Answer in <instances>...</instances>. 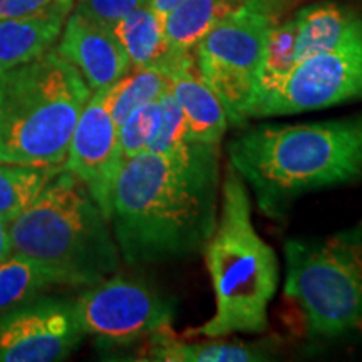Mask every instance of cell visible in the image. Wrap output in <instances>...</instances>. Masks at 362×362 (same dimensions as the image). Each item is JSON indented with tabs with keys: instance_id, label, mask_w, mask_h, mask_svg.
Returning <instances> with one entry per match:
<instances>
[{
	"instance_id": "6da1fadb",
	"label": "cell",
	"mask_w": 362,
	"mask_h": 362,
	"mask_svg": "<svg viewBox=\"0 0 362 362\" xmlns=\"http://www.w3.org/2000/svg\"><path fill=\"white\" fill-rule=\"evenodd\" d=\"M218 192V144L187 141L124 160L110 211L121 260L138 269L198 255L215 232Z\"/></svg>"
},
{
	"instance_id": "7a4b0ae2",
	"label": "cell",
	"mask_w": 362,
	"mask_h": 362,
	"mask_svg": "<svg viewBox=\"0 0 362 362\" xmlns=\"http://www.w3.org/2000/svg\"><path fill=\"white\" fill-rule=\"evenodd\" d=\"M228 165L255 194L262 214L284 218L304 194L362 178V112L245 128L228 143Z\"/></svg>"
},
{
	"instance_id": "3957f363",
	"label": "cell",
	"mask_w": 362,
	"mask_h": 362,
	"mask_svg": "<svg viewBox=\"0 0 362 362\" xmlns=\"http://www.w3.org/2000/svg\"><path fill=\"white\" fill-rule=\"evenodd\" d=\"M215 293V314L187 336L228 337L269 329V305L277 292L280 265L274 248L253 226L248 189L228 165L221 185L215 232L203 248Z\"/></svg>"
},
{
	"instance_id": "277c9868",
	"label": "cell",
	"mask_w": 362,
	"mask_h": 362,
	"mask_svg": "<svg viewBox=\"0 0 362 362\" xmlns=\"http://www.w3.org/2000/svg\"><path fill=\"white\" fill-rule=\"evenodd\" d=\"M8 233L13 250L39 262L59 285L88 288L119 270L110 220L66 168L12 221Z\"/></svg>"
},
{
	"instance_id": "5b68a950",
	"label": "cell",
	"mask_w": 362,
	"mask_h": 362,
	"mask_svg": "<svg viewBox=\"0 0 362 362\" xmlns=\"http://www.w3.org/2000/svg\"><path fill=\"white\" fill-rule=\"evenodd\" d=\"M90 94L57 51L0 74V163L64 168Z\"/></svg>"
},
{
	"instance_id": "8992f818",
	"label": "cell",
	"mask_w": 362,
	"mask_h": 362,
	"mask_svg": "<svg viewBox=\"0 0 362 362\" xmlns=\"http://www.w3.org/2000/svg\"><path fill=\"white\" fill-rule=\"evenodd\" d=\"M285 293L312 339L362 332V220L325 238L285 243Z\"/></svg>"
},
{
	"instance_id": "52a82bcc",
	"label": "cell",
	"mask_w": 362,
	"mask_h": 362,
	"mask_svg": "<svg viewBox=\"0 0 362 362\" xmlns=\"http://www.w3.org/2000/svg\"><path fill=\"white\" fill-rule=\"evenodd\" d=\"M277 16L265 0H245L216 22L193 51L202 78L220 99L228 124L237 128L250 119L257 71Z\"/></svg>"
},
{
	"instance_id": "ba28073f",
	"label": "cell",
	"mask_w": 362,
	"mask_h": 362,
	"mask_svg": "<svg viewBox=\"0 0 362 362\" xmlns=\"http://www.w3.org/2000/svg\"><path fill=\"white\" fill-rule=\"evenodd\" d=\"M84 334L104 346H129L171 327L175 304L139 279L107 277L81 293L74 302Z\"/></svg>"
},
{
	"instance_id": "9c48e42d",
	"label": "cell",
	"mask_w": 362,
	"mask_h": 362,
	"mask_svg": "<svg viewBox=\"0 0 362 362\" xmlns=\"http://www.w3.org/2000/svg\"><path fill=\"white\" fill-rule=\"evenodd\" d=\"M362 99V27L332 51L297 62L282 89L252 117L298 115Z\"/></svg>"
},
{
	"instance_id": "30bf717a",
	"label": "cell",
	"mask_w": 362,
	"mask_h": 362,
	"mask_svg": "<svg viewBox=\"0 0 362 362\" xmlns=\"http://www.w3.org/2000/svg\"><path fill=\"white\" fill-rule=\"evenodd\" d=\"M72 300L37 297L0 314V362H52L84 339Z\"/></svg>"
},
{
	"instance_id": "8fae6325",
	"label": "cell",
	"mask_w": 362,
	"mask_h": 362,
	"mask_svg": "<svg viewBox=\"0 0 362 362\" xmlns=\"http://www.w3.org/2000/svg\"><path fill=\"white\" fill-rule=\"evenodd\" d=\"M123 163L117 128L104 103V90H94L72 133L64 168L83 181L107 220L112 188Z\"/></svg>"
},
{
	"instance_id": "7c38bea8",
	"label": "cell",
	"mask_w": 362,
	"mask_h": 362,
	"mask_svg": "<svg viewBox=\"0 0 362 362\" xmlns=\"http://www.w3.org/2000/svg\"><path fill=\"white\" fill-rule=\"evenodd\" d=\"M56 51L81 72L93 93L110 88L131 69L112 30L76 11L67 16Z\"/></svg>"
},
{
	"instance_id": "4fadbf2b",
	"label": "cell",
	"mask_w": 362,
	"mask_h": 362,
	"mask_svg": "<svg viewBox=\"0 0 362 362\" xmlns=\"http://www.w3.org/2000/svg\"><path fill=\"white\" fill-rule=\"evenodd\" d=\"M170 89L188 126V141L220 144L228 129L220 99L202 78L193 52L173 54L165 66Z\"/></svg>"
},
{
	"instance_id": "5bb4252c",
	"label": "cell",
	"mask_w": 362,
	"mask_h": 362,
	"mask_svg": "<svg viewBox=\"0 0 362 362\" xmlns=\"http://www.w3.org/2000/svg\"><path fill=\"white\" fill-rule=\"evenodd\" d=\"M74 0H57L45 12L13 19H0V74L33 62L51 51Z\"/></svg>"
},
{
	"instance_id": "9a60e30c",
	"label": "cell",
	"mask_w": 362,
	"mask_h": 362,
	"mask_svg": "<svg viewBox=\"0 0 362 362\" xmlns=\"http://www.w3.org/2000/svg\"><path fill=\"white\" fill-rule=\"evenodd\" d=\"M205 342H189L176 337L173 329L165 327L146 337L143 359L161 362H257L270 361L274 349L267 344L223 341L206 337Z\"/></svg>"
},
{
	"instance_id": "2e32d148",
	"label": "cell",
	"mask_w": 362,
	"mask_h": 362,
	"mask_svg": "<svg viewBox=\"0 0 362 362\" xmlns=\"http://www.w3.org/2000/svg\"><path fill=\"white\" fill-rule=\"evenodd\" d=\"M297 29V62L315 54L332 51L362 27V16L332 2L304 7L293 17Z\"/></svg>"
},
{
	"instance_id": "e0dca14e",
	"label": "cell",
	"mask_w": 362,
	"mask_h": 362,
	"mask_svg": "<svg viewBox=\"0 0 362 362\" xmlns=\"http://www.w3.org/2000/svg\"><path fill=\"white\" fill-rule=\"evenodd\" d=\"M131 67L163 66L173 56L163 33V22L148 4L134 8L111 27Z\"/></svg>"
},
{
	"instance_id": "ac0fdd59",
	"label": "cell",
	"mask_w": 362,
	"mask_h": 362,
	"mask_svg": "<svg viewBox=\"0 0 362 362\" xmlns=\"http://www.w3.org/2000/svg\"><path fill=\"white\" fill-rule=\"evenodd\" d=\"M296 39L297 29L296 21L275 22L267 34V42L262 56L259 71H257L255 90L250 106V117L255 107L262 103L277 94L288 76L292 74L293 67L297 66L296 57Z\"/></svg>"
},
{
	"instance_id": "d6986e66",
	"label": "cell",
	"mask_w": 362,
	"mask_h": 362,
	"mask_svg": "<svg viewBox=\"0 0 362 362\" xmlns=\"http://www.w3.org/2000/svg\"><path fill=\"white\" fill-rule=\"evenodd\" d=\"M235 8L228 0H183L163 21L173 54H189L220 19Z\"/></svg>"
},
{
	"instance_id": "ffe728a7",
	"label": "cell",
	"mask_w": 362,
	"mask_h": 362,
	"mask_svg": "<svg viewBox=\"0 0 362 362\" xmlns=\"http://www.w3.org/2000/svg\"><path fill=\"white\" fill-rule=\"evenodd\" d=\"M170 88V76L165 67H131L123 78L104 88V103L116 128L124 123L134 110L155 101Z\"/></svg>"
},
{
	"instance_id": "44dd1931",
	"label": "cell",
	"mask_w": 362,
	"mask_h": 362,
	"mask_svg": "<svg viewBox=\"0 0 362 362\" xmlns=\"http://www.w3.org/2000/svg\"><path fill=\"white\" fill-rule=\"evenodd\" d=\"M62 168L0 163V218L12 223Z\"/></svg>"
},
{
	"instance_id": "7402d4cb",
	"label": "cell",
	"mask_w": 362,
	"mask_h": 362,
	"mask_svg": "<svg viewBox=\"0 0 362 362\" xmlns=\"http://www.w3.org/2000/svg\"><path fill=\"white\" fill-rule=\"evenodd\" d=\"M59 285L54 275L30 257L16 253L0 262V314L40 297Z\"/></svg>"
},
{
	"instance_id": "603a6c76",
	"label": "cell",
	"mask_w": 362,
	"mask_h": 362,
	"mask_svg": "<svg viewBox=\"0 0 362 362\" xmlns=\"http://www.w3.org/2000/svg\"><path fill=\"white\" fill-rule=\"evenodd\" d=\"M161 124V101L160 98L155 101L143 104L126 117L123 124L117 128L121 151L124 160L133 158L139 153L148 151L151 143L155 141Z\"/></svg>"
},
{
	"instance_id": "cb8c5ba5",
	"label": "cell",
	"mask_w": 362,
	"mask_h": 362,
	"mask_svg": "<svg viewBox=\"0 0 362 362\" xmlns=\"http://www.w3.org/2000/svg\"><path fill=\"white\" fill-rule=\"evenodd\" d=\"M161 101V124L160 131H158L155 141L148 148V151L160 153V155H166V153L175 151L183 146L188 141V126L187 119H185L183 111H181L178 101H176L173 93L168 88L160 96Z\"/></svg>"
},
{
	"instance_id": "d4e9b609",
	"label": "cell",
	"mask_w": 362,
	"mask_h": 362,
	"mask_svg": "<svg viewBox=\"0 0 362 362\" xmlns=\"http://www.w3.org/2000/svg\"><path fill=\"white\" fill-rule=\"evenodd\" d=\"M148 4V0H74V11L111 29L116 22Z\"/></svg>"
},
{
	"instance_id": "484cf974",
	"label": "cell",
	"mask_w": 362,
	"mask_h": 362,
	"mask_svg": "<svg viewBox=\"0 0 362 362\" xmlns=\"http://www.w3.org/2000/svg\"><path fill=\"white\" fill-rule=\"evenodd\" d=\"M57 0H0V19L27 17L45 12Z\"/></svg>"
},
{
	"instance_id": "4316f807",
	"label": "cell",
	"mask_w": 362,
	"mask_h": 362,
	"mask_svg": "<svg viewBox=\"0 0 362 362\" xmlns=\"http://www.w3.org/2000/svg\"><path fill=\"white\" fill-rule=\"evenodd\" d=\"M183 0H148V6L151 7V11L160 17V21H165V17L173 11L175 7H178Z\"/></svg>"
},
{
	"instance_id": "83f0119b",
	"label": "cell",
	"mask_w": 362,
	"mask_h": 362,
	"mask_svg": "<svg viewBox=\"0 0 362 362\" xmlns=\"http://www.w3.org/2000/svg\"><path fill=\"white\" fill-rule=\"evenodd\" d=\"M12 252V242H11V233L7 230V223L0 218V262H4L11 257Z\"/></svg>"
},
{
	"instance_id": "f1b7e54d",
	"label": "cell",
	"mask_w": 362,
	"mask_h": 362,
	"mask_svg": "<svg viewBox=\"0 0 362 362\" xmlns=\"http://www.w3.org/2000/svg\"><path fill=\"white\" fill-rule=\"evenodd\" d=\"M228 2L233 4V6L237 7V6H240V4H242V2H245V0H228Z\"/></svg>"
}]
</instances>
